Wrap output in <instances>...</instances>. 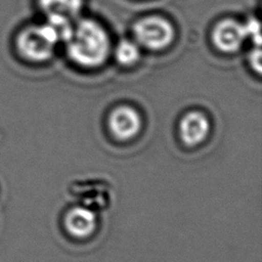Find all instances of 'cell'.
I'll use <instances>...</instances> for the list:
<instances>
[{
  "label": "cell",
  "mask_w": 262,
  "mask_h": 262,
  "mask_svg": "<svg viewBox=\"0 0 262 262\" xmlns=\"http://www.w3.org/2000/svg\"><path fill=\"white\" fill-rule=\"evenodd\" d=\"M137 42L148 49H163L173 40L171 24L160 16H147L138 20L133 28Z\"/></svg>",
  "instance_id": "cell-3"
},
{
  "label": "cell",
  "mask_w": 262,
  "mask_h": 262,
  "mask_svg": "<svg viewBox=\"0 0 262 262\" xmlns=\"http://www.w3.org/2000/svg\"><path fill=\"white\" fill-rule=\"evenodd\" d=\"M40 9L47 16H61L74 20L80 14L83 0H38Z\"/></svg>",
  "instance_id": "cell-8"
},
{
  "label": "cell",
  "mask_w": 262,
  "mask_h": 262,
  "mask_svg": "<svg viewBox=\"0 0 262 262\" xmlns=\"http://www.w3.org/2000/svg\"><path fill=\"white\" fill-rule=\"evenodd\" d=\"M251 63L253 64L254 69L260 73L261 72V50H260V46H257L256 49H254L251 53Z\"/></svg>",
  "instance_id": "cell-11"
},
{
  "label": "cell",
  "mask_w": 262,
  "mask_h": 262,
  "mask_svg": "<svg viewBox=\"0 0 262 262\" xmlns=\"http://www.w3.org/2000/svg\"><path fill=\"white\" fill-rule=\"evenodd\" d=\"M138 46L129 40H122L116 48V57L118 61L125 66H130L136 62L139 58Z\"/></svg>",
  "instance_id": "cell-9"
},
{
  "label": "cell",
  "mask_w": 262,
  "mask_h": 262,
  "mask_svg": "<svg viewBox=\"0 0 262 262\" xmlns=\"http://www.w3.org/2000/svg\"><path fill=\"white\" fill-rule=\"evenodd\" d=\"M66 44L70 58L83 67L101 64L110 52V39L105 30L96 21L86 18L74 24Z\"/></svg>",
  "instance_id": "cell-1"
},
{
  "label": "cell",
  "mask_w": 262,
  "mask_h": 262,
  "mask_svg": "<svg viewBox=\"0 0 262 262\" xmlns=\"http://www.w3.org/2000/svg\"><path fill=\"white\" fill-rule=\"evenodd\" d=\"M211 130L208 117L198 111L185 114L179 123V136L187 146H196L203 143Z\"/></svg>",
  "instance_id": "cell-5"
},
{
  "label": "cell",
  "mask_w": 262,
  "mask_h": 262,
  "mask_svg": "<svg viewBox=\"0 0 262 262\" xmlns=\"http://www.w3.org/2000/svg\"><path fill=\"white\" fill-rule=\"evenodd\" d=\"M58 42L56 31L48 23H45L21 29L15 38V48L25 59L40 62L51 57Z\"/></svg>",
  "instance_id": "cell-2"
},
{
  "label": "cell",
  "mask_w": 262,
  "mask_h": 262,
  "mask_svg": "<svg viewBox=\"0 0 262 262\" xmlns=\"http://www.w3.org/2000/svg\"><path fill=\"white\" fill-rule=\"evenodd\" d=\"M248 39L245 25L233 19H224L216 25L213 31V42L224 52H234Z\"/></svg>",
  "instance_id": "cell-6"
},
{
  "label": "cell",
  "mask_w": 262,
  "mask_h": 262,
  "mask_svg": "<svg viewBox=\"0 0 262 262\" xmlns=\"http://www.w3.org/2000/svg\"><path fill=\"white\" fill-rule=\"evenodd\" d=\"M245 29L247 33V38H251L253 42L260 46L261 44V34H260V25L259 21L255 18H251L245 24Z\"/></svg>",
  "instance_id": "cell-10"
},
{
  "label": "cell",
  "mask_w": 262,
  "mask_h": 262,
  "mask_svg": "<svg viewBox=\"0 0 262 262\" xmlns=\"http://www.w3.org/2000/svg\"><path fill=\"white\" fill-rule=\"evenodd\" d=\"M111 133L119 140L133 139L141 129V117L138 112L129 105L116 107L108 117Z\"/></svg>",
  "instance_id": "cell-4"
},
{
  "label": "cell",
  "mask_w": 262,
  "mask_h": 262,
  "mask_svg": "<svg viewBox=\"0 0 262 262\" xmlns=\"http://www.w3.org/2000/svg\"><path fill=\"white\" fill-rule=\"evenodd\" d=\"M67 231L78 238L91 235L97 226L96 214L85 207H74L68 211L64 217Z\"/></svg>",
  "instance_id": "cell-7"
}]
</instances>
